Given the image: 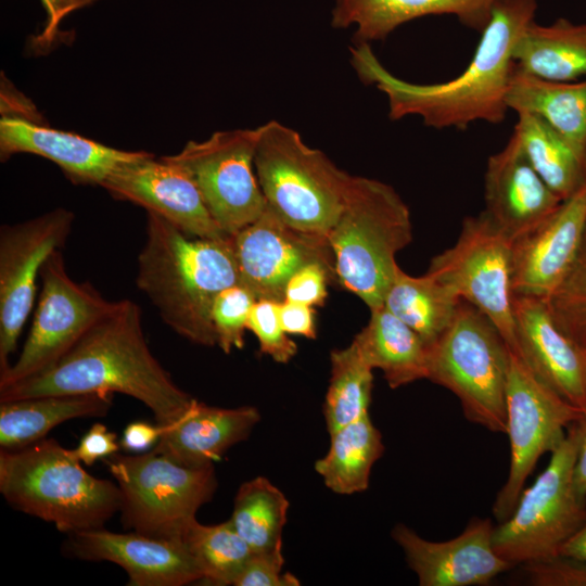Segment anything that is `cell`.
<instances>
[{"mask_svg": "<svg viewBox=\"0 0 586 586\" xmlns=\"http://www.w3.org/2000/svg\"><path fill=\"white\" fill-rule=\"evenodd\" d=\"M537 0H499L467 68L455 78L415 84L390 73L370 44L351 48V63L359 79L387 99L388 117L418 116L435 129H466L475 122L500 124L509 111L507 93L515 67L513 47L535 20Z\"/></svg>", "mask_w": 586, "mask_h": 586, "instance_id": "6da1fadb", "label": "cell"}, {"mask_svg": "<svg viewBox=\"0 0 586 586\" xmlns=\"http://www.w3.org/2000/svg\"><path fill=\"white\" fill-rule=\"evenodd\" d=\"M120 393L144 404L162 425L181 418L193 397L180 388L148 345L140 307H114L50 369L0 388V402L43 395Z\"/></svg>", "mask_w": 586, "mask_h": 586, "instance_id": "7a4b0ae2", "label": "cell"}, {"mask_svg": "<svg viewBox=\"0 0 586 586\" xmlns=\"http://www.w3.org/2000/svg\"><path fill=\"white\" fill-rule=\"evenodd\" d=\"M146 214L137 286L177 334L198 345H217L214 301L222 290L240 283L230 237H192L162 216Z\"/></svg>", "mask_w": 586, "mask_h": 586, "instance_id": "3957f363", "label": "cell"}, {"mask_svg": "<svg viewBox=\"0 0 586 586\" xmlns=\"http://www.w3.org/2000/svg\"><path fill=\"white\" fill-rule=\"evenodd\" d=\"M0 493L14 509L65 534L102 527L120 508L116 482L89 474L72 449L46 437L1 449Z\"/></svg>", "mask_w": 586, "mask_h": 586, "instance_id": "277c9868", "label": "cell"}, {"mask_svg": "<svg viewBox=\"0 0 586 586\" xmlns=\"http://www.w3.org/2000/svg\"><path fill=\"white\" fill-rule=\"evenodd\" d=\"M327 237L337 282L370 310L382 306L399 268L396 254L412 240L410 211L400 195L383 181L351 176Z\"/></svg>", "mask_w": 586, "mask_h": 586, "instance_id": "5b68a950", "label": "cell"}, {"mask_svg": "<svg viewBox=\"0 0 586 586\" xmlns=\"http://www.w3.org/2000/svg\"><path fill=\"white\" fill-rule=\"evenodd\" d=\"M255 174L267 206L290 227L328 235L352 175L278 120L258 126Z\"/></svg>", "mask_w": 586, "mask_h": 586, "instance_id": "8992f818", "label": "cell"}, {"mask_svg": "<svg viewBox=\"0 0 586 586\" xmlns=\"http://www.w3.org/2000/svg\"><path fill=\"white\" fill-rule=\"evenodd\" d=\"M510 354L489 318L461 300L448 328L429 347L428 380L454 393L469 421L506 433Z\"/></svg>", "mask_w": 586, "mask_h": 586, "instance_id": "52a82bcc", "label": "cell"}, {"mask_svg": "<svg viewBox=\"0 0 586 586\" xmlns=\"http://www.w3.org/2000/svg\"><path fill=\"white\" fill-rule=\"evenodd\" d=\"M120 492L123 526L146 536L182 540L198 510L217 488L214 464L188 467L153 448L103 459Z\"/></svg>", "mask_w": 586, "mask_h": 586, "instance_id": "ba28073f", "label": "cell"}, {"mask_svg": "<svg viewBox=\"0 0 586 586\" xmlns=\"http://www.w3.org/2000/svg\"><path fill=\"white\" fill-rule=\"evenodd\" d=\"M577 448L574 422L551 453L546 469L523 489L512 514L494 526V548L511 564L559 557L564 543L585 523L586 499L577 495L573 482Z\"/></svg>", "mask_w": 586, "mask_h": 586, "instance_id": "9c48e42d", "label": "cell"}, {"mask_svg": "<svg viewBox=\"0 0 586 586\" xmlns=\"http://www.w3.org/2000/svg\"><path fill=\"white\" fill-rule=\"evenodd\" d=\"M510 467L493 504L500 523L515 509L526 479L545 453H552L584 410L543 382L520 355L511 351L506 387Z\"/></svg>", "mask_w": 586, "mask_h": 586, "instance_id": "30bf717a", "label": "cell"}, {"mask_svg": "<svg viewBox=\"0 0 586 586\" xmlns=\"http://www.w3.org/2000/svg\"><path fill=\"white\" fill-rule=\"evenodd\" d=\"M426 272L488 317L518 354L512 240L484 211L463 219L455 244L432 257Z\"/></svg>", "mask_w": 586, "mask_h": 586, "instance_id": "8fae6325", "label": "cell"}, {"mask_svg": "<svg viewBox=\"0 0 586 586\" xmlns=\"http://www.w3.org/2000/svg\"><path fill=\"white\" fill-rule=\"evenodd\" d=\"M40 279L31 328L16 361L0 372V388L50 369L116 303L90 283L73 280L61 250L44 262Z\"/></svg>", "mask_w": 586, "mask_h": 586, "instance_id": "7c38bea8", "label": "cell"}, {"mask_svg": "<svg viewBox=\"0 0 586 586\" xmlns=\"http://www.w3.org/2000/svg\"><path fill=\"white\" fill-rule=\"evenodd\" d=\"M258 127L216 131L204 141H189L166 157L195 182L217 225L231 235L266 209L255 168Z\"/></svg>", "mask_w": 586, "mask_h": 586, "instance_id": "4fadbf2b", "label": "cell"}, {"mask_svg": "<svg viewBox=\"0 0 586 586\" xmlns=\"http://www.w3.org/2000/svg\"><path fill=\"white\" fill-rule=\"evenodd\" d=\"M75 215L58 207L0 229V372L10 366L20 333L33 308L37 278L48 257L61 250Z\"/></svg>", "mask_w": 586, "mask_h": 586, "instance_id": "5bb4252c", "label": "cell"}, {"mask_svg": "<svg viewBox=\"0 0 586 586\" xmlns=\"http://www.w3.org/2000/svg\"><path fill=\"white\" fill-rule=\"evenodd\" d=\"M230 239L240 283L257 300L283 302L288 281L307 264L335 269L328 237L290 227L268 206Z\"/></svg>", "mask_w": 586, "mask_h": 586, "instance_id": "9a60e30c", "label": "cell"}, {"mask_svg": "<svg viewBox=\"0 0 586 586\" xmlns=\"http://www.w3.org/2000/svg\"><path fill=\"white\" fill-rule=\"evenodd\" d=\"M101 187L115 199L155 213L192 237H230L212 217L189 173L166 156L155 160L143 151L117 167Z\"/></svg>", "mask_w": 586, "mask_h": 586, "instance_id": "2e32d148", "label": "cell"}, {"mask_svg": "<svg viewBox=\"0 0 586 586\" xmlns=\"http://www.w3.org/2000/svg\"><path fill=\"white\" fill-rule=\"evenodd\" d=\"M62 552L84 561L115 563L127 573L130 586H183L202 582V573L182 540L132 531L116 533L102 526L66 534Z\"/></svg>", "mask_w": 586, "mask_h": 586, "instance_id": "e0dca14e", "label": "cell"}, {"mask_svg": "<svg viewBox=\"0 0 586 586\" xmlns=\"http://www.w3.org/2000/svg\"><path fill=\"white\" fill-rule=\"evenodd\" d=\"M489 519H473L461 534L445 542L422 538L398 523L392 537L404 551L407 564L421 586L486 585L513 566L502 559L493 544Z\"/></svg>", "mask_w": 586, "mask_h": 586, "instance_id": "ac0fdd59", "label": "cell"}, {"mask_svg": "<svg viewBox=\"0 0 586 586\" xmlns=\"http://www.w3.org/2000/svg\"><path fill=\"white\" fill-rule=\"evenodd\" d=\"M586 225V180L539 226L512 241L513 294L547 300L571 269Z\"/></svg>", "mask_w": 586, "mask_h": 586, "instance_id": "d6986e66", "label": "cell"}, {"mask_svg": "<svg viewBox=\"0 0 586 586\" xmlns=\"http://www.w3.org/2000/svg\"><path fill=\"white\" fill-rule=\"evenodd\" d=\"M518 355L560 396L586 410V347L553 319L545 300L513 294Z\"/></svg>", "mask_w": 586, "mask_h": 586, "instance_id": "ffe728a7", "label": "cell"}, {"mask_svg": "<svg viewBox=\"0 0 586 586\" xmlns=\"http://www.w3.org/2000/svg\"><path fill=\"white\" fill-rule=\"evenodd\" d=\"M562 201L533 168L514 132L488 157L484 213L512 241L539 226Z\"/></svg>", "mask_w": 586, "mask_h": 586, "instance_id": "44dd1931", "label": "cell"}, {"mask_svg": "<svg viewBox=\"0 0 586 586\" xmlns=\"http://www.w3.org/2000/svg\"><path fill=\"white\" fill-rule=\"evenodd\" d=\"M143 151H124L74 132L53 129L34 119L4 114L0 119V155L31 153L56 164L76 184L100 186L120 165Z\"/></svg>", "mask_w": 586, "mask_h": 586, "instance_id": "7402d4cb", "label": "cell"}, {"mask_svg": "<svg viewBox=\"0 0 586 586\" xmlns=\"http://www.w3.org/2000/svg\"><path fill=\"white\" fill-rule=\"evenodd\" d=\"M499 0H334L331 25L355 27V44L381 41L410 21L435 15L455 16L463 26L482 33Z\"/></svg>", "mask_w": 586, "mask_h": 586, "instance_id": "603a6c76", "label": "cell"}, {"mask_svg": "<svg viewBox=\"0 0 586 586\" xmlns=\"http://www.w3.org/2000/svg\"><path fill=\"white\" fill-rule=\"evenodd\" d=\"M259 420L256 407L221 408L194 398L184 415L167 425L153 449L183 466H211L246 440Z\"/></svg>", "mask_w": 586, "mask_h": 586, "instance_id": "cb8c5ba5", "label": "cell"}, {"mask_svg": "<svg viewBox=\"0 0 586 586\" xmlns=\"http://www.w3.org/2000/svg\"><path fill=\"white\" fill-rule=\"evenodd\" d=\"M0 403L1 449H17L44 438L65 421L106 416L113 394L43 395Z\"/></svg>", "mask_w": 586, "mask_h": 586, "instance_id": "d4e9b609", "label": "cell"}, {"mask_svg": "<svg viewBox=\"0 0 586 586\" xmlns=\"http://www.w3.org/2000/svg\"><path fill=\"white\" fill-rule=\"evenodd\" d=\"M370 311L367 326L352 341L364 360L380 369L392 388L428 379L429 347L419 334L383 305Z\"/></svg>", "mask_w": 586, "mask_h": 586, "instance_id": "484cf974", "label": "cell"}, {"mask_svg": "<svg viewBox=\"0 0 586 586\" xmlns=\"http://www.w3.org/2000/svg\"><path fill=\"white\" fill-rule=\"evenodd\" d=\"M507 104L517 114L531 113L540 117L586 156V79L551 81L515 66Z\"/></svg>", "mask_w": 586, "mask_h": 586, "instance_id": "4316f807", "label": "cell"}, {"mask_svg": "<svg viewBox=\"0 0 586 586\" xmlns=\"http://www.w3.org/2000/svg\"><path fill=\"white\" fill-rule=\"evenodd\" d=\"M515 66L551 81H574L586 76V24L558 18L549 25L532 21L517 40Z\"/></svg>", "mask_w": 586, "mask_h": 586, "instance_id": "83f0119b", "label": "cell"}, {"mask_svg": "<svg viewBox=\"0 0 586 586\" xmlns=\"http://www.w3.org/2000/svg\"><path fill=\"white\" fill-rule=\"evenodd\" d=\"M460 302L453 289L430 273L413 277L398 268L383 306L430 347L448 328Z\"/></svg>", "mask_w": 586, "mask_h": 586, "instance_id": "f1b7e54d", "label": "cell"}, {"mask_svg": "<svg viewBox=\"0 0 586 586\" xmlns=\"http://www.w3.org/2000/svg\"><path fill=\"white\" fill-rule=\"evenodd\" d=\"M384 451L382 435L369 415L330 434L328 453L315 463L324 485L339 495H353L369 486L373 464Z\"/></svg>", "mask_w": 586, "mask_h": 586, "instance_id": "f546056e", "label": "cell"}, {"mask_svg": "<svg viewBox=\"0 0 586 586\" xmlns=\"http://www.w3.org/2000/svg\"><path fill=\"white\" fill-rule=\"evenodd\" d=\"M513 132L533 168L561 200L585 182L586 156L544 119L519 113Z\"/></svg>", "mask_w": 586, "mask_h": 586, "instance_id": "4dcf8cb0", "label": "cell"}, {"mask_svg": "<svg viewBox=\"0 0 586 586\" xmlns=\"http://www.w3.org/2000/svg\"><path fill=\"white\" fill-rule=\"evenodd\" d=\"M289 500L267 477L242 483L235 494L229 519L253 551L282 547Z\"/></svg>", "mask_w": 586, "mask_h": 586, "instance_id": "1f68e13d", "label": "cell"}, {"mask_svg": "<svg viewBox=\"0 0 586 586\" xmlns=\"http://www.w3.org/2000/svg\"><path fill=\"white\" fill-rule=\"evenodd\" d=\"M331 377L323 415L329 434L369 415L373 386L372 368L356 345L332 351Z\"/></svg>", "mask_w": 586, "mask_h": 586, "instance_id": "d6a6232c", "label": "cell"}, {"mask_svg": "<svg viewBox=\"0 0 586 586\" xmlns=\"http://www.w3.org/2000/svg\"><path fill=\"white\" fill-rule=\"evenodd\" d=\"M182 542L202 573V582L215 586L233 585L253 553L230 520L214 525L194 520Z\"/></svg>", "mask_w": 586, "mask_h": 586, "instance_id": "836d02e7", "label": "cell"}, {"mask_svg": "<svg viewBox=\"0 0 586 586\" xmlns=\"http://www.w3.org/2000/svg\"><path fill=\"white\" fill-rule=\"evenodd\" d=\"M545 301L560 329L586 347V225L571 269Z\"/></svg>", "mask_w": 586, "mask_h": 586, "instance_id": "e575fe53", "label": "cell"}, {"mask_svg": "<svg viewBox=\"0 0 586 586\" xmlns=\"http://www.w3.org/2000/svg\"><path fill=\"white\" fill-rule=\"evenodd\" d=\"M256 301L253 292L241 283L226 288L216 296L212 307V322L217 345L224 353L229 354L234 348L243 347L244 331Z\"/></svg>", "mask_w": 586, "mask_h": 586, "instance_id": "d590c367", "label": "cell"}, {"mask_svg": "<svg viewBox=\"0 0 586 586\" xmlns=\"http://www.w3.org/2000/svg\"><path fill=\"white\" fill-rule=\"evenodd\" d=\"M278 309V302L257 300L251 310L247 329L257 337L260 353L279 364H286L295 356L297 346L283 330Z\"/></svg>", "mask_w": 586, "mask_h": 586, "instance_id": "8d00e7d4", "label": "cell"}, {"mask_svg": "<svg viewBox=\"0 0 586 586\" xmlns=\"http://www.w3.org/2000/svg\"><path fill=\"white\" fill-rule=\"evenodd\" d=\"M284 557L282 547L266 551H253L235 578L234 586H298L293 574L282 572Z\"/></svg>", "mask_w": 586, "mask_h": 586, "instance_id": "74e56055", "label": "cell"}, {"mask_svg": "<svg viewBox=\"0 0 586 586\" xmlns=\"http://www.w3.org/2000/svg\"><path fill=\"white\" fill-rule=\"evenodd\" d=\"M334 282H337L335 269L320 263L307 264L288 281L283 301L321 306L328 295V285Z\"/></svg>", "mask_w": 586, "mask_h": 586, "instance_id": "f35d334b", "label": "cell"}, {"mask_svg": "<svg viewBox=\"0 0 586 586\" xmlns=\"http://www.w3.org/2000/svg\"><path fill=\"white\" fill-rule=\"evenodd\" d=\"M120 444L117 434L110 431L105 424L95 422L80 438L73 456L86 466H92L98 460L119 451Z\"/></svg>", "mask_w": 586, "mask_h": 586, "instance_id": "ab89813d", "label": "cell"}, {"mask_svg": "<svg viewBox=\"0 0 586 586\" xmlns=\"http://www.w3.org/2000/svg\"><path fill=\"white\" fill-rule=\"evenodd\" d=\"M278 313L281 326L288 334L316 339L317 330L313 306L283 301L279 303Z\"/></svg>", "mask_w": 586, "mask_h": 586, "instance_id": "60d3db41", "label": "cell"}, {"mask_svg": "<svg viewBox=\"0 0 586 586\" xmlns=\"http://www.w3.org/2000/svg\"><path fill=\"white\" fill-rule=\"evenodd\" d=\"M166 429L167 425L157 422L156 424L145 421L131 422L123 431L120 448L128 453H145L157 444Z\"/></svg>", "mask_w": 586, "mask_h": 586, "instance_id": "b9f144b4", "label": "cell"}, {"mask_svg": "<svg viewBox=\"0 0 586 586\" xmlns=\"http://www.w3.org/2000/svg\"><path fill=\"white\" fill-rule=\"evenodd\" d=\"M578 448L574 466L573 482L577 495L586 499V410L576 421Z\"/></svg>", "mask_w": 586, "mask_h": 586, "instance_id": "7bdbcfd3", "label": "cell"}, {"mask_svg": "<svg viewBox=\"0 0 586 586\" xmlns=\"http://www.w3.org/2000/svg\"><path fill=\"white\" fill-rule=\"evenodd\" d=\"M559 557H565L586 563V521L560 549Z\"/></svg>", "mask_w": 586, "mask_h": 586, "instance_id": "ee69618b", "label": "cell"}]
</instances>
